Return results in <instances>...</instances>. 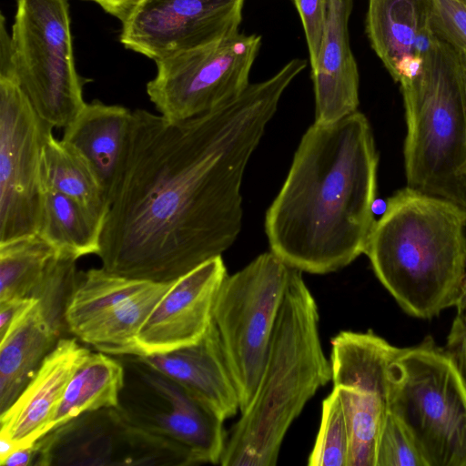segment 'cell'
<instances>
[{
  "label": "cell",
  "mask_w": 466,
  "mask_h": 466,
  "mask_svg": "<svg viewBox=\"0 0 466 466\" xmlns=\"http://www.w3.org/2000/svg\"><path fill=\"white\" fill-rule=\"evenodd\" d=\"M353 0H329L325 29L311 66L315 122L334 123L357 111L360 76L350 46L349 19Z\"/></svg>",
  "instance_id": "16"
},
{
  "label": "cell",
  "mask_w": 466,
  "mask_h": 466,
  "mask_svg": "<svg viewBox=\"0 0 466 466\" xmlns=\"http://www.w3.org/2000/svg\"><path fill=\"white\" fill-rule=\"evenodd\" d=\"M339 390L350 436L348 466H375L379 435L388 412L381 396L356 387Z\"/></svg>",
  "instance_id": "28"
},
{
  "label": "cell",
  "mask_w": 466,
  "mask_h": 466,
  "mask_svg": "<svg viewBox=\"0 0 466 466\" xmlns=\"http://www.w3.org/2000/svg\"><path fill=\"white\" fill-rule=\"evenodd\" d=\"M132 125L133 111L93 100L64 128L62 141L88 164L109 206L127 165Z\"/></svg>",
  "instance_id": "18"
},
{
  "label": "cell",
  "mask_w": 466,
  "mask_h": 466,
  "mask_svg": "<svg viewBox=\"0 0 466 466\" xmlns=\"http://www.w3.org/2000/svg\"><path fill=\"white\" fill-rule=\"evenodd\" d=\"M227 277L225 263L219 256L176 279L137 335L142 356L198 343L213 321L216 299Z\"/></svg>",
  "instance_id": "13"
},
{
  "label": "cell",
  "mask_w": 466,
  "mask_h": 466,
  "mask_svg": "<svg viewBox=\"0 0 466 466\" xmlns=\"http://www.w3.org/2000/svg\"><path fill=\"white\" fill-rule=\"evenodd\" d=\"M260 43L259 35L238 33L156 61L157 74L146 87L149 100L170 121L220 106L250 84L249 73Z\"/></svg>",
  "instance_id": "10"
},
{
  "label": "cell",
  "mask_w": 466,
  "mask_h": 466,
  "mask_svg": "<svg viewBox=\"0 0 466 466\" xmlns=\"http://www.w3.org/2000/svg\"><path fill=\"white\" fill-rule=\"evenodd\" d=\"M104 223L67 196L42 188L37 233L57 254L75 259L97 254Z\"/></svg>",
  "instance_id": "23"
},
{
  "label": "cell",
  "mask_w": 466,
  "mask_h": 466,
  "mask_svg": "<svg viewBox=\"0 0 466 466\" xmlns=\"http://www.w3.org/2000/svg\"><path fill=\"white\" fill-rule=\"evenodd\" d=\"M291 268L274 253L260 254L225 279L213 312L237 386L240 412L260 380Z\"/></svg>",
  "instance_id": "8"
},
{
  "label": "cell",
  "mask_w": 466,
  "mask_h": 466,
  "mask_svg": "<svg viewBox=\"0 0 466 466\" xmlns=\"http://www.w3.org/2000/svg\"><path fill=\"white\" fill-rule=\"evenodd\" d=\"M97 4L107 14L122 24L133 14L144 0H86Z\"/></svg>",
  "instance_id": "36"
},
{
  "label": "cell",
  "mask_w": 466,
  "mask_h": 466,
  "mask_svg": "<svg viewBox=\"0 0 466 466\" xmlns=\"http://www.w3.org/2000/svg\"><path fill=\"white\" fill-rule=\"evenodd\" d=\"M38 301L35 298L0 301V340L24 320Z\"/></svg>",
  "instance_id": "34"
},
{
  "label": "cell",
  "mask_w": 466,
  "mask_h": 466,
  "mask_svg": "<svg viewBox=\"0 0 466 466\" xmlns=\"http://www.w3.org/2000/svg\"><path fill=\"white\" fill-rule=\"evenodd\" d=\"M56 255L38 235L0 244V301L35 298Z\"/></svg>",
  "instance_id": "27"
},
{
  "label": "cell",
  "mask_w": 466,
  "mask_h": 466,
  "mask_svg": "<svg viewBox=\"0 0 466 466\" xmlns=\"http://www.w3.org/2000/svg\"><path fill=\"white\" fill-rule=\"evenodd\" d=\"M141 357L180 383L223 421L240 410L237 386L214 321L196 344Z\"/></svg>",
  "instance_id": "17"
},
{
  "label": "cell",
  "mask_w": 466,
  "mask_h": 466,
  "mask_svg": "<svg viewBox=\"0 0 466 466\" xmlns=\"http://www.w3.org/2000/svg\"><path fill=\"white\" fill-rule=\"evenodd\" d=\"M431 1V22L437 37L466 53V0Z\"/></svg>",
  "instance_id": "31"
},
{
  "label": "cell",
  "mask_w": 466,
  "mask_h": 466,
  "mask_svg": "<svg viewBox=\"0 0 466 466\" xmlns=\"http://www.w3.org/2000/svg\"><path fill=\"white\" fill-rule=\"evenodd\" d=\"M431 0H368V38L393 79L399 63L414 55L418 35L431 25Z\"/></svg>",
  "instance_id": "21"
},
{
  "label": "cell",
  "mask_w": 466,
  "mask_h": 466,
  "mask_svg": "<svg viewBox=\"0 0 466 466\" xmlns=\"http://www.w3.org/2000/svg\"><path fill=\"white\" fill-rule=\"evenodd\" d=\"M53 128L16 81L0 78V244L37 233L41 155Z\"/></svg>",
  "instance_id": "11"
},
{
  "label": "cell",
  "mask_w": 466,
  "mask_h": 466,
  "mask_svg": "<svg viewBox=\"0 0 466 466\" xmlns=\"http://www.w3.org/2000/svg\"><path fill=\"white\" fill-rule=\"evenodd\" d=\"M306 64L293 58L234 99L188 119L133 111L127 165L96 254L104 269L169 282L233 245L242 228L248 163Z\"/></svg>",
  "instance_id": "1"
},
{
  "label": "cell",
  "mask_w": 466,
  "mask_h": 466,
  "mask_svg": "<svg viewBox=\"0 0 466 466\" xmlns=\"http://www.w3.org/2000/svg\"><path fill=\"white\" fill-rule=\"evenodd\" d=\"M455 308L457 309V313H466V274L461 287Z\"/></svg>",
  "instance_id": "39"
},
{
  "label": "cell",
  "mask_w": 466,
  "mask_h": 466,
  "mask_svg": "<svg viewBox=\"0 0 466 466\" xmlns=\"http://www.w3.org/2000/svg\"><path fill=\"white\" fill-rule=\"evenodd\" d=\"M350 436L343 403L336 388L322 401L321 420L309 466H348Z\"/></svg>",
  "instance_id": "29"
},
{
  "label": "cell",
  "mask_w": 466,
  "mask_h": 466,
  "mask_svg": "<svg viewBox=\"0 0 466 466\" xmlns=\"http://www.w3.org/2000/svg\"><path fill=\"white\" fill-rule=\"evenodd\" d=\"M115 357L125 372L116 407L125 420L183 449L196 464L220 463L228 440L224 421L141 356Z\"/></svg>",
  "instance_id": "9"
},
{
  "label": "cell",
  "mask_w": 466,
  "mask_h": 466,
  "mask_svg": "<svg viewBox=\"0 0 466 466\" xmlns=\"http://www.w3.org/2000/svg\"><path fill=\"white\" fill-rule=\"evenodd\" d=\"M309 49L310 67L316 63L325 29L329 0H293Z\"/></svg>",
  "instance_id": "32"
},
{
  "label": "cell",
  "mask_w": 466,
  "mask_h": 466,
  "mask_svg": "<svg viewBox=\"0 0 466 466\" xmlns=\"http://www.w3.org/2000/svg\"><path fill=\"white\" fill-rule=\"evenodd\" d=\"M17 447L5 436L0 435V461L8 456Z\"/></svg>",
  "instance_id": "38"
},
{
  "label": "cell",
  "mask_w": 466,
  "mask_h": 466,
  "mask_svg": "<svg viewBox=\"0 0 466 466\" xmlns=\"http://www.w3.org/2000/svg\"><path fill=\"white\" fill-rule=\"evenodd\" d=\"M11 35L18 86L43 120L66 127L86 105L68 2L16 0Z\"/></svg>",
  "instance_id": "7"
},
{
  "label": "cell",
  "mask_w": 466,
  "mask_h": 466,
  "mask_svg": "<svg viewBox=\"0 0 466 466\" xmlns=\"http://www.w3.org/2000/svg\"><path fill=\"white\" fill-rule=\"evenodd\" d=\"M316 300L292 268L256 392L232 427L220 464L273 466L306 403L332 380Z\"/></svg>",
  "instance_id": "4"
},
{
  "label": "cell",
  "mask_w": 466,
  "mask_h": 466,
  "mask_svg": "<svg viewBox=\"0 0 466 466\" xmlns=\"http://www.w3.org/2000/svg\"><path fill=\"white\" fill-rule=\"evenodd\" d=\"M245 0H144L122 24L120 43L155 62L238 33Z\"/></svg>",
  "instance_id": "12"
},
{
  "label": "cell",
  "mask_w": 466,
  "mask_h": 466,
  "mask_svg": "<svg viewBox=\"0 0 466 466\" xmlns=\"http://www.w3.org/2000/svg\"><path fill=\"white\" fill-rule=\"evenodd\" d=\"M444 350L451 358L466 385V313H457L451 326Z\"/></svg>",
  "instance_id": "33"
},
{
  "label": "cell",
  "mask_w": 466,
  "mask_h": 466,
  "mask_svg": "<svg viewBox=\"0 0 466 466\" xmlns=\"http://www.w3.org/2000/svg\"><path fill=\"white\" fill-rule=\"evenodd\" d=\"M460 55L462 66L463 86L466 97V53L460 52Z\"/></svg>",
  "instance_id": "40"
},
{
  "label": "cell",
  "mask_w": 466,
  "mask_h": 466,
  "mask_svg": "<svg viewBox=\"0 0 466 466\" xmlns=\"http://www.w3.org/2000/svg\"><path fill=\"white\" fill-rule=\"evenodd\" d=\"M378 161L362 113L310 126L266 213L270 251L312 274L334 272L363 254L376 221Z\"/></svg>",
  "instance_id": "2"
},
{
  "label": "cell",
  "mask_w": 466,
  "mask_h": 466,
  "mask_svg": "<svg viewBox=\"0 0 466 466\" xmlns=\"http://www.w3.org/2000/svg\"><path fill=\"white\" fill-rule=\"evenodd\" d=\"M139 435L116 408L84 412L35 443L33 465H136Z\"/></svg>",
  "instance_id": "14"
},
{
  "label": "cell",
  "mask_w": 466,
  "mask_h": 466,
  "mask_svg": "<svg viewBox=\"0 0 466 466\" xmlns=\"http://www.w3.org/2000/svg\"><path fill=\"white\" fill-rule=\"evenodd\" d=\"M60 339L38 301L0 340V414L18 398Z\"/></svg>",
  "instance_id": "19"
},
{
  "label": "cell",
  "mask_w": 466,
  "mask_h": 466,
  "mask_svg": "<svg viewBox=\"0 0 466 466\" xmlns=\"http://www.w3.org/2000/svg\"><path fill=\"white\" fill-rule=\"evenodd\" d=\"M149 282L115 275L102 267L78 271L64 313L66 328L76 337L85 328Z\"/></svg>",
  "instance_id": "26"
},
{
  "label": "cell",
  "mask_w": 466,
  "mask_h": 466,
  "mask_svg": "<svg viewBox=\"0 0 466 466\" xmlns=\"http://www.w3.org/2000/svg\"><path fill=\"white\" fill-rule=\"evenodd\" d=\"M36 449L35 443L21 446L13 451L8 456L0 461L1 466H28L33 465Z\"/></svg>",
  "instance_id": "37"
},
{
  "label": "cell",
  "mask_w": 466,
  "mask_h": 466,
  "mask_svg": "<svg viewBox=\"0 0 466 466\" xmlns=\"http://www.w3.org/2000/svg\"><path fill=\"white\" fill-rule=\"evenodd\" d=\"M42 188L58 191L74 199L105 222L109 203L88 164L51 131L41 155Z\"/></svg>",
  "instance_id": "25"
},
{
  "label": "cell",
  "mask_w": 466,
  "mask_h": 466,
  "mask_svg": "<svg viewBox=\"0 0 466 466\" xmlns=\"http://www.w3.org/2000/svg\"><path fill=\"white\" fill-rule=\"evenodd\" d=\"M375 466H428L408 430L389 410L379 435Z\"/></svg>",
  "instance_id": "30"
},
{
  "label": "cell",
  "mask_w": 466,
  "mask_h": 466,
  "mask_svg": "<svg viewBox=\"0 0 466 466\" xmlns=\"http://www.w3.org/2000/svg\"><path fill=\"white\" fill-rule=\"evenodd\" d=\"M388 410L408 430L428 466H466V385L431 336L400 348Z\"/></svg>",
  "instance_id": "6"
},
{
  "label": "cell",
  "mask_w": 466,
  "mask_h": 466,
  "mask_svg": "<svg viewBox=\"0 0 466 466\" xmlns=\"http://www.w3.org/2000/svg\"><path fill=\"white\" fill-rule=\"evenodd\" d=\"M364 254L407 314L437 316L455 307L466 274V208L406 187L388 198Z\"/></svg>",
  "instance_id": "3"
},
{
  "label": "cell",
  "mask_w": 466,
  "mask_h": 466,
  "mask_svg": "<svg viewBox=\"0 0 466 466\" xmlns=\"http://www.w3.org/2000/svg\"><path fill=\"white\" fill-rule=\"evenodd\" d=\"M399 350L371 331H340L331 339L333 386L374 392L388 404L391 365Z\"/></svg>",
  "instance_id": "20"
},
{
  "label": "cell",
  "mask_w": 466,
  "mask_h": 466,
  "mask_svg": "<svg viewBox=\"0 0 466 466\" xmlns=\"http://www.w3.org/2000/svg\"><path fill=\"white\" fill-rule=\"evenodd\" d=\"M0 78L15 80V60L12 35L5 28V19H0Z\"/></svg>",
  "instance_id": "35"
},
{
  "label": "cell",
  "mask_w": 466,
  "mask_h": 466,
  "mask_svg": "<svg viewBox=\"0 0 466 466\" xmlns=\"http://www.w3.org/2000/svg\"><path fill=\"white\" fill-rule=\"evenodd\" d=\"M407 187L466 208V97L460 52L439 40L421 72L400 80Z\"/></svg>",
  "instance_id": "5"
},
{
  "label": "cell",
  "mask_w": 466,
  "mask_h": 466,
  "mask_svg": "<svg viewBox=\"0 0 466 466\" xmlns=\"http://www.w3.org/2000/svg\"><path fill=\"white\" fill-rule=\"evenodd\" d=\"M174 281H150L85 328L76 338L111 356H142L137 335Z\"/></svg>",
  "instance_id": "22"
},
{
  "label": "cell",
  "mask_w": 466,
  "mask_h": 466,
  "mask_svg": "<svg viewBox=\"0 0 466 466\" xmlns=\"http://www.w3.org/2000/svg\"><path fill=\"white\" fill-rule=\"evenodd\" d=\"M90 352L76 337L60 338L15 401L0 414V435L18 448L50 431L70 378Z\"/></svg>",
  "instance_id": "15"
},
{
  "label": "cell",
  "mask_w": 466,
  "mask_h": 466,
  "mask_svg": "<svg viewBox=\"0 0 466 466\" xmlns=\"http://www.w3.org/2000/svg\"><path fill=\"white\" fill-rule=\"evenodd\" d=\"M124 367L117 357L90 352L76 369L53 420V428L87 411L116 408L124 384Z\"/></svg>",
  "instance_id": "24"
}]
</instances>
